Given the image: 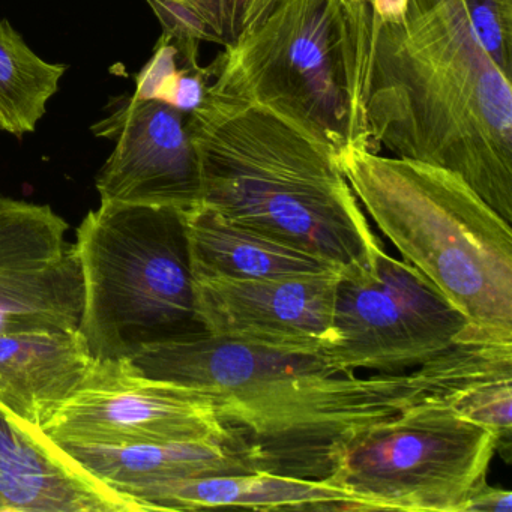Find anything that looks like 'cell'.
<instances>
[{"instance_id": "cell-1", "label": "cell", "mask_w": 512, "mask_h": 512, "mask_svg": "<svg viewBox=\"0 0 512 512\" xmlns=\"http://www.w3.org/2000/svg\"><path fill=\"white\" fill-rule=\"evenodd\" d=\"M130 361L151 379L206 395L251 469L328 482L347 446L379 422L512 373V343L458 341L413 370L371 377L341 370L320 353L209 332L145 347Z\"/></svg>"}, {"instance_id": "cell-2", "label": "cell", "mask_w": 512, "mask_h": 512, "mask_svg": "<svg viewBox=\"0 0 512 512\" xmlns=\"http://www.w3.org/2000/svg\"><path fill=\"white\" fill-rule=\"evenodd\" d=\"M365 113L380 148L457 173L512 223L511 77L464 0H409L401 19L376 17Z\"/></svg>"}, {"instance_id": "cell-3", "label": "cell", "mask_w": 512, "mask_h": 512, "mask_svg": "<svg viewBox=\"0 0 512 512\" xmlns=\"http://www.w3.org/2000/svg\"><path fill=\"white\" fill-rule=\"evenodd\" d=\"M202 202L341 272L370 268L383 245L331 149L257 104L206 94L188 115Z\"/></svg>"}, {"instance_id": "cell-4", "label": "cell", "mask_w": 512, "mask_h": 512, "mask_svg": "<svg viewBox=\"0 0 512 512\" xmlns=\"http://www.w3.org/2000/svg\"><path fill=\"white\" fill-rule=\"evenodd\" d=\"M373 0H244L206 94L257 104L340 157L380 154L365 113Z\"/></svg>"}, {"instance_id": "cell-5", "label": "cell", "mask_w": 512, "mask_h": 512, "mask_svg": "<svg viewBox=\"0 0 512 512\" xmlns=\"http://www.w3.org/2000/svg\"><path fill=\"white\" fill-rule=\"evenodd\" d=\"M356 199L404 262L482 337L512 343V229L460 175L364 149L338 157Z\"/></svg>"}, {"instance_id": "cell-6", "label": "cell", "mask_w": 512, "mask_h": 512, "mask_svg": "<svg viewBox=\"0 0 512 512\" xmlns=\"http://www.w3.org/2000/svg\"><path fill=\"white\" fill-rule=\"evenodd\" d=\"M79 332L95 361L206 332L197 313L185 211L101 202L77 229Z\"/></svg>"}, {"instance_id": "cell-7", "label": "cell", "mask_w": 512, "mask_h": 512, "mask_svg": "<svg viewBox=\"0 0 512 512\" xmlns=\"http://www.w3.org/2000/svg\"><path fill=\"white\" fill-rule=\"evenodd\" d=\"M499 443L448 398H433L353 440L328 482L358 496L368 511L463 512L487 485Z\"/></svg>"}, {"instance_id": "cell-8", "label": "cell", "mask_w": 512, "mask_h": 512, "mask_svg": "<svg viewBox=\"0 0 512 512\" xmlns=\"http://www.w3.org/2000/svg\"><path fill=\"white\" fill-rule=\"evenodd\" d=\"M472 331L418 269L382 251L370 268L341 272L334 343L320 355L352 373H401L442 355Z\"/></svg>"}, {"instance_id": "cell-9", "label": "cell", "mask_w": 512, "mask_h": 512, "mask_svg": "<svg viewBox=\"0 0 512 512\" xmlns=\"http://www.w3.org/2000/svg\"><path fill=\"white\" fill-rule=\"evenodd\" d=\"M43 431L59 445H167L208 440L229 445L226 428L206 395L151 379L130 359L95 361L82 385Z\"/></svg>"}, {"instance_id": "cell-10", "label": "cell", "mask_w": 512, "mask_h": 512, "mask_svg": "<svg viewBox=\"0 0 512 512\" xmlns=\"http://www.w3.org/2000/svg\"><path fill=\"white\" fill-rule=\"evenodd\" d=\"M50 206L0 197V335L79 329L83 278Z\"/></svg>"}, {"instance_id": "cell-11", "label": "cell", "mask_w": 512, "mask_h": 512, "mask_svg": "<svg viewBox=\"0 0 512 512\" xmlns=\"http://www.w3.org/2000/svg\"><path fill=\"white\" fill-rule=\"evenodd\" d=\"M188 115L158 100L124 97L95 136L115 140L97 178L101 202L190 211L202 202L199 158Z\"/></svg>"}, {"instance_id": "cell-12", "label": "cell", "mask_w": 512, "mask_h": 512, "mask_svg": "<svg viewBox=\"0 0 512 512\" xmlns=\"http://www.w3.org/2000/svg\"><path fill=\"white\" fill-rule=\"evenodd\" d=\"M341 271L278 278H199L197 313L209 334L254 346L322 353L334 343Z\"/></svg>"}, {"instance_id": "cell-13", "label": "cell", "mask_w": 512, "mask_h": 512, "mask_svg": "<svg viewBox=\"0 0 512 512\" xmlns=\"http://www.w3.org/2000/svg\"><path fill=\"white\" fill-rule=\"evenodd\" d=\"M0 512H145L0 406Z\"/></svg>"}, {"instance_id": "cell-14", "label": "cell", "mask_w": 512, "mask_h": 512, "mask_svg": "<svg viewBox=\"0 0 512 512\" xmlns=\"http://www.w3.org/2000/svg\"><path fill=\"white\" fill-rule=\"evenodd\" d=\"M94 362L79 329L0 335V406L43 428Z\"/></svg>"}, {"instance_id": "cell-15", "label": "cell", "mask_w": 512, "mask_h": 512, "mask_svg": "<svg viewBox=\"0 0 512 512\" xmlns=\"http://www.w3.org/2000/svg\"><path fill=\"white\" fill-rule=\"evenodd\" d=\"M145 511L248 508L257 511H368L355 494L325 481L241 472L164 482L134 496Z\"/></svg>"}, {"instance_id": "cell-16", "label": "cell", "mask_w": 512, "mask_h": 512, "mask_svg": "<svg viewBox=\"0 0 512 512\" xmlns=\"http://www.w3.org/2000/svg\"><path fill=\"white\" fill-rule=\"evenodd\" d=\"M185 224L194 280H254L340 271L314 254L241 226L203 203L185 211Z\"/></svg>"}, {"instance_id": "cell-17", "label": "cell", "mask_w": 512, "mask_h": 512, "mask_svg": "<svg viewBox=\"0 0 512 512\" xmlns=\"http://www.w3.org/2000/svg\"><path fill=\"white\" fill-rule=\"evenodd\" d=\"M61 446L95 478L133 500L140 491L164 482L253 472L236 449L215 440L167 445Z\"/></svg>"}, {"instance_id": "cell-18", "label": "cell", "mask_w": 512, "mask_h": 512, "mask_svg": "<svg viewBox=\"0 0 512 512\" xmlns=\"http://www.w3.org/2000/svg\"><path fill=\"white\" fill-rule=\"evenodd\" d=\"M67 70L44 61L8 20H0V131L34 133Z\"/></svg>"}, {"instance_id": "cell-19", "label": "cell", "mask_w": 512, "mask_h": 512, "mask_svg": "<svg viewBox=\"0 0 512 512\" xmlns=\"http://www.w3.org/2000/svg\"><path fill=\"white\" fill-rule=\"evenodd\" d=\"M182 64L200 67L203 41L224 46L232 37L244 0H146Z\"/></svg>"}, {"instance_id": "cell-20", "label": "cell", "mask_w": 512, "mask_h": 512, "mask_svg": "<svg viewBox=\"0 0 512 512\" xmlns=\"http://www.w3.org/2000/svg\"><path fill=\"white\" fill-rule=\"evenodd\" d=\"M136 82L137 97L163 101L190 115L205 100L211 73L208 67H184L175 47L161 37L154 56L140 71Z\"/></svg>"}, {"instance_id": "cell-21", "label": "cell", "mask_w": 512, "mask_h": 512, "mask_svg": "<svg viewBox=\"0 0 512 512\" xmlns=\"http://www.w3.org/2000/svg\"><path fill=\"white\" fill-rule=\"evenodd\" d=\"M448 403L460 415L499 436H511L512 373L485 377L452 394Z\"/></svg>"}, {"instance_id": "cell-22", "label": "cell", "mask_w": 512, "mask_h": 512, "mask_svg": "<svg viewBox=\"0 0 512 512\" xmlns=\"http://www.w3.org/2000/svg\"><path fill=\"white\" fill-rule=\"evenodd\" d=\"M470 22L491 58L512 74V0H464Z\"/></svg>"}, {"instance_id": "cell-23", "label": "cell", "mask_w": 512, "mask_h": 512, "mask_svg": "<svg viewBox=\"0 0 512 512\" xmlns=\"http://www.w3.org/2000/svg\"><path fill=\"white\" fill-rule=\"evenodd\" d=\"M512 493L505 488H494L484 485L476 491L469 502L464 506L463 512H511Z\"/></svg>"}, {"instance_id": "cell-24", "label": "cell", "mask_w": 512, "mask_h": 512, "mask_svg": "<svg viewBox=\"0 0 512 512\" xmlns=\"http://www.w3.org/2000/svg\"><path fill=\"white\" fill-rule=\"evenodd\" d=\"M409 0H373L374 14L382 22H395L403 17Z\"/></svg>"}]
</instances>
